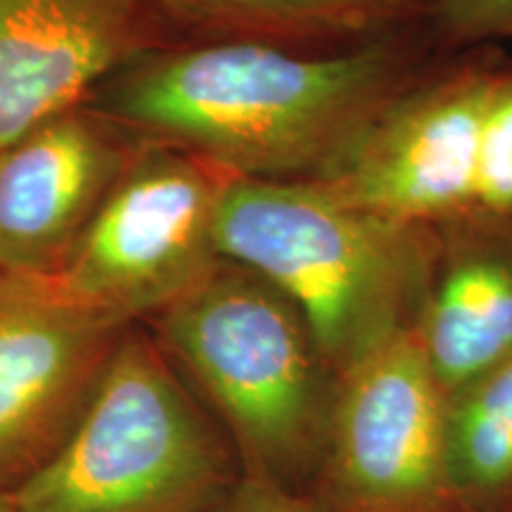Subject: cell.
<instances>
[{
	"mask_svg": "<svg viewBox=\"0 0 512 512\" xmlns=\"http://www.w3.org/2000/svg\"><path fill=\"white\" fill-rule=\"evenodd\" d=\"M411 335L446 396L512 354V216L427 226Z\"/></svg>",
	"mask_w": 512,
	"mask_h": 512,
	"instance_id": "obj_11",
	"label": "cell"
},
{
	"mask_svg": "<svg viewBox=\"0 0 512 512\" xmlns=\"http://www.w3.org/2000/svg\"><path fill=\"white\" fill-rule=\"evenodd\" d=\"M178 43L337 53L427 27L430 0H157Z\"/></svg>",
	"mask_w": 512,
	"mask_h": 512,
	"instance_id": "obj_12",
	"label": "cell"
},
{
	"mask_svg": "<svg viewBox=\"0 0 512 512\" xmlns=\"http://www.w3.org/2000/svg\"><path fill=\"white\" fill-rule=\"evenodd\" d=\"M427 29L441 53L512 43V0H430Z\"/></svg>",
	"mask_w": 512,
	"mask_h": 512,
	"instance_id": "obj_15",
	"label": "cell"
},
{
	"mask_svg": "<svg viewBox=\"0 0 512 512\" xmlns=\"http://www.w3.org/2000/svg\"><path fill=\"white\" fill-rule=\"evenodd\" d=\"M446 463L460 512H512V354L446 396Z\"/></svg>",
	"mask_w": 512,
	"mask_h": 512,
	"instance_id": "obj_13",
	"label": "cell"
},
{
	"mask_svg": "<svg viewBox=\"0 0 512 512\" xmlns=\"http://www.w3.org/2000/svg\"><path fill=\"white\" fill-rule=\"evenodd\" d=\"M313 512H460L448 482L446 394L411 330L339 377Z\"/></svg>",
	"mask_w": 512,
	"mask_h": 512,
	"instance_id": "obj_7",
	"label": "cell"
},
{
	"mask_svg": "<svg viewBox=\"0 0 512 512\" xmlns=\"http://www.w3.org/2000/svg\"><path fill=\"white\" fill-rule=\"evenodd\" d=\"M240 477L226 434L133 323L74 430L10 496L17 512H211Z\"/></svg>",
	"mask_w": 512,
	"mask_h": 512,
	"instance_id": "obj_4",
	"label": "cell"
},
{
	"mask_svg": "<svg viewBox=\"0 0 512 512\" xmlns=\"http://www.w3.org/2000/svg\"><path fill=\"white\" fill-rule=\"evenodd\" d=\"M233 178L190 152L140 138L55 280L128 323L152 318L219 266L216 209Z\"/></svg>",
	"mask_w": 512,
	"mask_h": 512,
	"instance_id": "obj_5",
	"label": "cell"
},
{
	"mask_svg": "<svg viewBox=\"0 0 512 512\" xmlns=\"http://www.w3.org/2000/svg\"><path fill=\"white\" fill-rule=\"evenodd\" d=\"M131 325L57 280L0 271V491L62 446Z\"/></svg>",
	"mask_w": 512,
	"mask_h": 512,
	"instance_id": "obj_8",
	"label": "cell"
},
{
	"mask_svg": "<svg viewBox=\"0 0 512 512\" xmlns=\"http://www.w3.org/2000/svg\"><path fill=\"white\" fill-rule=\"evenodd\" d=\"M147 320L226 434L242 477L309 494L339 375L297 306L256 273L221 259L200 285Z\"/></svg>",
	"mask_w": 512,
	"mask_h": 512,
	"instance_id": "obj_2",
	"label": "cell"
},
{
	"mask_svg": "<svg viewBox=\"0 0 512 512\" xmlns=\"http://www.w3.org/2000/svg\"><path fill=\"white\" fill-rule=\"evenodd\" d=\"M138 143L86 102L0 147V271L55 280Z\"/></svg>",
	"mask_w": 512,
	"mask_h": 512,
	"instance_id": "obj_10",
	"label": "cell"
},
{
	"mask_svg": "<svg viewBox=\"0 0 512 512\" xmlns=\"http://www.w3.org/2000/svg\"><path fill=\"white\" fill-rule=\"evenodd\" d=\"M470 214L512 216V55L508 53L496 64L486 100Z\"/></svg>",
	"mask_w": 512,
	"mask_h": 512,
	"instance_id": "obj_14",
	"label": "cell"
},
{
	"mask_svg": "<svg viewBox=\"0 0 512 512\" xmlns=\"http://www.w3.org/2000/svg\"><path fill=\"white\" fill-rule=\"evenodd\" d=\"M503 48L441 53L311 181L403 226L470 214Z\"/></svg>",
	"mask_w": 512,
	"mask_h": 512,
	"instance_id": "obj_6",
	"label": "cell"
},
{
	"mask_svg": "<svg viewBox=\"0 0 512 512\" xmlns=\"http://www.w3.org/2000/svg\"><path fill=\"white\" fill-rule=\"evenodd\" d=\"M425 247L427 228L354 207L316 181L235 176L216 209L221 259L285 294L339 377L411 330Z\"/></svg>",
	"mask_w": 512,
	"mask_h": 512,
	"instance_id": "obj_3",
	"label": "cell"
},
{
	"mask_svg": "<svg viewBox=\"0 0 512 512\" xmlns=\"http://www.w3.org/2000/svg\"><path fill=\"white\" fill-rule=\"evenodd\" d=\"M0 512H17L10 491H0Z\"/></svg>",
	"mask_w": 512,
	"mask_h": 512,
	"instance_id": "obj_17",
	"label": "cell"
},
{
	"mask_svg": "<svg viewBox=\"0 0 512 512\" xmlns=\"http://www.w3.org/2000/svg\"><path fill=\"white\" fill-rule=\"evenodd\" d=\"M169 46L157 0H0V147Z\"/></svg>",
	"mask_w": 512,
	"mask_h": 512,
	"instance_id": "obj_9",
	"label": "cell"
},
{
	"mask_svg": "<svg viewBox=\"0 0 512 512\" xmlns=\"http://www.w3.org/2000/svg\"><path fill=\"white\" fill-rule=\"evenodd\" d=\"M211 512H313L309 498L280 486L240 477Z\"/></svg>",
	"mask_w": 512,
	"mask_h": 512,
	"instance_id": "obj_16",
	"label": "cell"
},
{
	"mask_svg": "<svg viewBox=\"0 0 512 512\" xmlns=\"http://www.w3.org/2000/svg\"><path fill=\"white\" fill-rule=\"evenodd\" d=\"M437 55L427 27L337 53L178 43L128 64L91 105L230 176L311 181Z\"/></svg>",
	"mask_w": 512,
	"mask_h": 512,
	"instance_id": "obj_1",
	"label": "cell"
}]
</instances>
